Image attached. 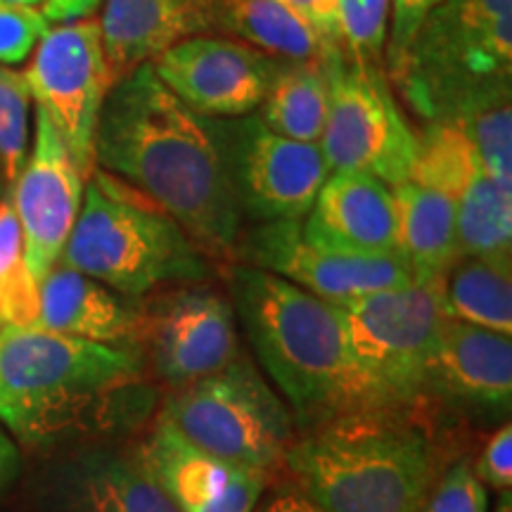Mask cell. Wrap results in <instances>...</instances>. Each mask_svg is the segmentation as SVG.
I'll list each match as a JSON object with an SVG mask.
<instances>
[{"label":"cell","mask_w":512,"mask_h":512,"mask_svg":"<svg viewBox=\"0 0 512 512\" xmlns=\"http://www.w3.org/2000/svg\"><path fill=\"white\" fill-rule=\"evenodd\" d=\"M95 166L159 204L211 259L235 261L242 211L209 119L185 107L150 62L107 91Z\"/></svg>","instance_id":"obj_1"},{"label":"cell","mask_w":512,"mask_h":512,"mask_svg":"<svg viewBox=\"0 0 512 512\" xmlns=\"http://www.w3.org/2000/svg\"><path fill=\"white\" fill-rule=\"evenodd\" d=\"M152 396L138 349L0 325V422L24 446L126 430L143 420Z\"/></svg>","instance_id":"obj_2"},{"label":"cell","mask_w":512,"mask_h":512,"mask_svg":"<svg viewBox=\"0 0 512 512\" xmlns=\"http://www.w3.org/2000/svg\"><path fill=\"white\" fill-rule=\"evenodd\" d=\"M230 304L256 361L306 432L354 411L339 306L261 268L235 264Z\"/></svg>","instance_id":"obj_3"},{"label":"cell","mask_w":512,"mask_h":512,"mask_svg":"<svg viewBox=\"0 0 512 512\" xmlns=\"http://www.w3.org/2000/svg\"><path fill=\"white\" fill-rule=\"evenodd\" d=\"M285 465L323 512H420L437 456L408 411L344 413L294 441Z\"/></svg>","instance_id":"obj_4"},{"label":"cell","mask_w":512,"mask_h":512,"mask_svg":"<svg viewBox=\"0 0 512 512\" xmlns=\"http://www.w3.org/2000/svg\"><path fill=\"white\" fill-rule=\"evenodd\" d=\"M60 261L128 299L204 283L214 273L209 256L159 204L98 166Z\"/></svg>","instance_id":"obj_5"},{"label":"cell","mask_w":512,"mask_h":512,"mask_svg":"<svg viewBox=\"0 0 512 512\" xmlns=\"http://www.w3.org/2000/svg\"><path fill=\"white\" fill-rule=\"evenodd\" d=\"M392 81L425 124L510 100L512 0L439 3L422 19Z\"/></svg>","instance_id":"obj_6"},{"label":"cell","mask_w":512,"mask_h":512,"mask_svg":"<svg viewBox=\"0 0 512 512\" xmlns=\"http://www.w3.org/2000/svg\"><path fill=\"white\" fill-rule=\"evenodd\" d=\"M342 313L354 411H408L427 377L446 313L441 283H408L358 297Z\"/></svg>","instance_id":"obj_7"},{"label":"cell","mask_w":512,"mask_h":512,"mask_svg":"<svg viewBox=\"0 0 512 512\" xmlns=\"http://www.w3.org/2000/svg\"><path fill=\"white\" fill-rule=\"evenodd\" d=\"M162 418L211 456L266 475L294 444L290 408L242 354L219 373L174 389Z\"/></svg>","instance_id":"obj_8"},{"label":"cell","mask_w":512,"mask_h":512,"mask_svg":"<svg viewBox=\"0 0 512 512\" xmlns=\"http://www.w3.org/2000/svg\"><path fill=\"white\" fill-rule=\"evenodd\" d=\"M323 62L330 100L318 145L330 171L380 178L389 188L406 183L418 155V133L380 64L358 62L344 50H332Z\"/></svg>","instance_id":"obj_9"},{"label":"cell","mask_w":512,"mask_h":512,"mask_svg":"<svg viewBox=\"0 0 512 512\" xmlns=\"http://www.w3.org/2000/svg\"><path fill=\"white\" fill-rule=\"evenodd\" d=\"M242 214L256 221H304L330 176L318 143L278 136L259 117L209 119Z\"/></svg>","instance_id":"obj_10"},{"label":"cell","mask_w":512,"mask_h":512,"mask_svg":"<svg viewBox=\"0 0 512 512\" xmlns=\"http://www.w3.org/2000/svg\"><path fill=\"white\" fill-rule=\"evenodd\" d=\"M22 74L31 100L53 121L88 181L95 169V128L114 83L98 19L50 27Z\"/></svg>","instance_id":"obj_11"},{"label":"cell","mask_w":512,"mask_h":512,"mask_svg":"<svg viewBox=\"0 0 512 512\" xmlns=\"http://www.w3.org/2000/svg\"><path fill=\"white\" fill-rule=\"evenodd\" d=\"M136 304V349L169 387L219 373L240 356L233 304L221 292L188 283L145 294Z\"/></svg>","instance_id":"obj_12"},{"label":"cell","mask_w":512,"mask_h":512,"mask_svg":"<svg viewBox=\"0 0 512 512\" xmlns=\"http://www.w3.org/2000/svg\"><path fill=\"white\" fill-rule=\"evenodd\" d=\"M235 259L238 264L278 275L335 306L413 283L399 256H358L320 249L302 235V221H261L240 235Z\"/></svg>","instance_id":"obj_13"},{"label":"cell","mask_w":512,"mask_h":512,"mask_svg":"<svg viewBox=\"0 0 512 512\" xmlns=\"http://www.w3.org/2000/svg\"><path fill=\"white\" fill-rule=\"evenodd\" d=\"M159 81L192 112L238 119L261 105L283 60H273L238 38L190 36L150 62Z\"/></svg>","instance_id":"obj_14"},{"label":"cell","mask_w":512,"mask_h":512,"mask_svg":"<svg viewBox=\"0 0 512 512\" xmlns=\"http://www.w3.org/2000/svg\"><path fill=\"white\" fill-rule=\"evenodd\" d=\"M86 178L74 164L53 121L36 107L34 147L15 185L5 190L22 228L24 261L36 283L64 252L79 216Z\"/></svg>","instance_id":"obj_15"},{"label":"cell","mask_w":512,"mask_h":512,"mask_svg":"<svg viewBox=\"0 0 512 512\" xmlns=\"http://www.w3.org/2000/svg\"><path fill=\"white\" fill-rule=\"evenodd\" d=\"M136 456L176 512H254L268 482L266 472L190 444L162 415Z\"/></svg>","instance_id":"obj_16"},{"label":"cell","mask_w":512,"mask_h":512,"mask_svg":"<svg viewBox=\"0 0 512 512\" xmlns=\"http://www.w3.org/2000/svg\"><path fill=\"white\" fill-rule=\"evenodd\" d=\"M302 235L330 252L399 256L394 190L380 178L330 171L302 223Z\"/></svg>","instance_id":"obj_17"},{"label":"cell","mask_w":512,"mask_h":512,"mask_svg":"<svg viewBox=\"0 0 512 512\" xmlns=\"http://www.w3.org/2000/svg\"><path fill=\"white\" fill-rule=\"evenodd\" d=\"M427 394L477 415H508L512 403L510 335L446 318L427 377Z\"/></svg>","instance_id":"obj_18"},{"label":"cell","mask_w":512,"mask_h":512,"mask_svg":"<svg viewBox=\"0 0 512 512\" xmlns=\"http://www.w3.org/2000/svg\"><path fill=\"white\" fill-rule=\"evenodd\" d=\"M53 512H176L136 453L86 448L53 472Z\"/></svg>","instance_id":"obj_19"},{"label":"cell","mask_w":512,"mask_h":512,"mask_svg":"<svg viewBox=\"0 0 512 512\" xmlns=\"http://www.w3.org/2000/svg\"><path fill=\"white\" fill-rule=\"evenodd\" d=\"M100 31L112 81L190 36L216 29V0H105Z\"/></svg>","instance_id":"obj_20"},{"label":"cell","mask_w":512,"mask_h":512,"mask_svg":"<svg viewBox=\"0 0 512 512\" xmlns=\"http://www.w3.org/2000/svg\"><path fill=\"white\" fill-rule=\"evenodd\" d=\"M38 328L136 349L138 304L62 261L38 283Z\"/></svg>","instance_id":"obj_21"},{"label":"cell","mask_w":512,"mask_h":512,"mask_svg":"<svg viewBox=\"0 0 512 512\" xmlns=\"http://www.w3.org/2000/svg\"><path fill=\"white\" fill-rule=\"evenodd\" d=\"M399 256L413 283H441L460 259L456 200L446 192L406 181L394 185Z\"/></svg>","instance_id":"obj_22"},{"label":"cell","mask_w":512,"mask_h":512,"mask_svg":"<svg viewBox=\"0 0 512 512\" xmlns=\"http://www.w3.org/2000/svg\"><path fill=\"white\" fill-rule=\"evenodd\" d=\"M446 318L512 335L510 256H460L441 280Z\"/></svg>","instance_id":"obj_23"},{"label":"cell","mask_w":512,"mask_h":512,"mask_svg":"<svg viewBox=\"0 0 512 512\" xmlns=\"http://www.w3.org/2000/svg\"><path fill=\"white\" fill-rule=\"evenodd\" d=\"M216 29L273 60L313 62L332 53L280 0H216Z\"/></svg>","instance_id":"obj_24"},{"label":"cell","mask_w":512,"mask_h":512,"mask_svg":"<svg viewBox=\"0 0 512 512\" xmlns=\"http://www.w3.org/2000/svg\"><path fill=\"white\" fill-rule=\"evenodd\" d=\"M323 60L280 64L259 105L261 124L278 136L299 143H318L328 119L330 100Z\"/></svg>","instance_id":"obj_25"},{"label":"cell","mask_w":512,"mask_h":512,"mask_svg":"<svg viewBox=\"0 0 512 512\" xmlns=\"http://www.w3.org/2000/svg\"><path fill=\"white\" fill-rule=\"evenodd\" d=\"M456 233L460 256H510L512 192L503 190L482 164L456 200Z\"/></svg>","instance_id":"obj_26"},{"label":"cell","mask_w":512,"mask_h":512,"mask_svg":"<svg viewBox=\"0 0 512 512\" xmlns=\"http://www.w3.org/2000/svg\"><path fill=\"white\" fill-rule=\"evenodd\" d=\"M479 166L477 152L456 124H427L418 133V155L408 181L425 185L458 200Z\"/></svg>","instance_id":"obj_27"},{"label":"cell","mask_w":512,"mask_h":512,"mask_svg":"<svg viewBox=\"0 0 512 512\" xmlns=\"http://www.w3.org/2000/svg\"><path fill=\"white\" fill-rule=\"evenodd\" d=\"M38 283L24 261L19 228L10 195L0 197V325H36Z\"/></svg>","instance_id":"obj_28"},{"label":"cell","mask_w":512,"mask_h":512,"mask_svg":"<svg viewBox=\"0 0 512 512\" xmlns=\"http://www.w3.org/2000/svg\"><path fill=\"white\" fill-rule=\"evenodd\" d=\"M31 93L22 72L0 64V171L5 190L15 185L29 157Z\"/></svg>","instance_id":"obj_29"},{"label":"cell","mask_w":512,"mask_h":512,"mask_svg":"<svg viewBox=\"0 0 512 512\" xmlns=\"http://www.w3.org/2000/svg\"><path fill=\"white\" fill-rule=\"evenodd\" d=\"M456 124L475 147L479 164L503 190L512 192V107L510 100L494 102L463 119L446 121Z\"/></svg>","instance_id":"obj_30"},{"label":"cell","mask_w":512,"mask_h":512,"mask_svg":"<svg viewBox=\"0 0 512 512\" xmlns=\"http://www.w3.org/2000/svg\"><path fill=\"white\" fill-rule=\"evenodd\" d=\"M342 50L358 62L382 64L394 0H337Z\"/></svg>","instance_id":"obj_31"},{"label":"cell","mask_w":512,"mask_h":512,"mask_svg":"<svg viewBox=\"0 0 512 512\" xmlns=\"http://www.w3.org/2000/svg\"><path fill=\"white\" fill-rule=\"evenodd\" d=\"M50 22L38 8L0 0V64L12 67L29 60Z\"/></svg>","instance_id":"obj_32"},{"label":"cell","mask_w":512,"mask_h":512,"mask_svg":"<svg viewBox=\"0 0 512 512\" xmlns=\"http://www.w3.org/2000/svg\"><path fill=\"white\" fill-rule=\"evenodd\" d=\"M420 512H489V491L470 460H460L441 477Z\"/></svg>","instance_id":"obj_33"},{"label":"cell","mask_w":512,"mask_h":512,"mask_svg":"<svg viewBox=\"0 0 512 512\" xmlns=\"http://www.w3.org/2000/svg\"><path fill=\"white\" fill-rule=\"evenodd\" d=\"M444 0H394L392 17H389L387 46H384V64L389 76L396 74L401 67L406 50L411 46V38L430 12Z\"/></svg>","instance_id":"obj_34"},{"label":"cell","mask_w":512,"mask_h":512,"mask_svg":"<svg viewBox=\"0 0 512 512\" xmlns=\"http://www.w3.org/2000/svg\"><path fill=\"white\" fill-rule=\"evenodd\" d=\"M479 482L484 486H491L498 494L501 491H510L512 484V425L505 422L496 430L489 444L484 446L482 456H479L477 465H472Z\"/></svg>","instance_id":"obj_35"},{"label":"cell","mask_w":512,"mask_h":512,"mask_svg":"<svg viewBox=\"0 0 512 512\" xmlns=\"http://www.w3.org/2000/svg\"><path fill=\"white\" fill-rule=\"evenodd\" d=\"M292 10L330 50H342L337 0H280Z\"/></svg>","instance_id":"obj_36"},{"label":"cell","mask_w":512,"mask_h":512,"mask_svg":"<svg viewBox=\"0 0 512 512\" xmlns=\"http://www.w3.org/2000/svg\"><path fill=\"white\" fill-rule=\"evenodd\" d=\"M100 5L102 0H46L41 12L48 22L69 24L79 22V19H91Z\"/></svg>","instance_id":"obj_37"},{"label":"cell","mask_w":512,"mask_h":512,"mask_svg":"<svg viewBox=\"0 0 512 512\" xmlns=\"http://www.w3.org/2000/svg\"><path fill=\"white\" fill-rule=\"evenodd\" d=\"M259 512H323L318 505H313L309 498L302 494H285L268 501Z\"/></svg>","instance_id":"obj_38"},{"label":"cell","mask_w":512,"mask_h":512,"mask_svg":"<svg viewBox=\"0 0 512 512\" xmlns=\"http://www.w3.org/2000/svg\"><path fill=\"white\" fill-rule=\"evenodd\" d=\"M494 512H512V494H510V491H501Z\"/></svg>","instance_id":"obj_39"},{"label":"cell","mask_w":512,"mask_h":512,"mask_svg":"<svg viewBox=\"0 0 512 512\" xmlns=\"http://www.w3.org/2000/svg\"><path fill=\"white\" fill-rule=\"evenodd\" d=\"M8 458H10V446H8V441H5L3 434H0V477H3L5 463H8Z\"/></svg>","instance_id":"obj_40"},{"label":"cell","mask_w":512,"mask_h":512,"mask_svg":"<svg viewBox=\"0 0 512 512\" xmlns=\"http://www.w3.org/2000/svg\"><path fill=\"white\" fill-rule=\"evenodd\" d=\"M10 3H17V5H29V8H36L38 3H46V0H10Z\"/></svg>","instance_id":"obj_41"},{"label":"cell","mask_w":512,"mask_h":512,"mask_svg":"<svg viewBox=\"0 0 512 512\" xmlns=\"http://www.w3.org/2000/svg\"><path fill=\"white\" fill-rule=\"evenodd\" d=\"M0 190H3V171H0Z\"/></svg>","instance_id":"obj_42"}]
</instances>
